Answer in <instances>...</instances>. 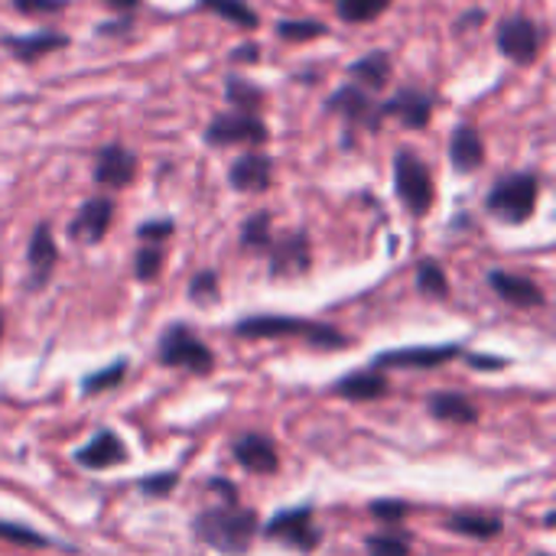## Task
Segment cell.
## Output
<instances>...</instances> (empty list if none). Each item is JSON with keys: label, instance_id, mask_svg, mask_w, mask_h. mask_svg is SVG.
<instances>
[{"label": "cell", "instance_id": "9a60e30c", "mask_svg": "<svg viewBox=\"0 0 556 556\" xmlns=\"http://www.w3.org/2000/svg\"><path fill=\"white\" fill-rule=\"evenodd\" d=\"M228 182L238 192H251V195L267 192L270 182H274V160L267 153H257V150L254 153H241L231 163V169H228Z\"/></svg>", "mask_w": 556, "mask_h": 556}, {"label": "cell", "instance_id": "7402d4cb", "mask_svg": "<svg viewBox=\"0 0 556 556\" xmlns=\"http://www.w3.org/2000/svg\"><path fill=\"white\" fill-rule=\"evenodd\" d=\"M78 466L85 469H108V466H117L127 459V446L121 443V437H114L111 430H101L88 446H81L75 453Z\"/></svg>", "mask_w": 556, "mask_h": 556}, {"label": "cell", "instance_id": "603a6c76", "mask_svg": "<svg viewBox=\"0 0 556 556\" xmlns=\"http://www.w3.org/2000/svg\"><path fill=\"white\" fill-rule=\"evenodd\" d=\"M225 101L231 104V111H248V114H264L267 108V91L251 81L248 75H238L231 72L225 78Z\"/></svg>", "mask_w": 556, "mask_h": 556}, {"label": "cell", "instance_id": "d6a6232c", "mask_svg": "<svg viewBox=\"0 0 556 556\" xmlns=\"http://www.w3.org/2000/svg\"><path fill=\"white\" fill-rule=\"evenodd\" d=\"M368 556H410V538L407 534H378L365 541Z\"/></svg>", "mask_w": 556, "mask_h": 556}, {"label": "cell", "instance_id": "f6af8a7d", "mask_svg": "<svg viewBox=\"0 0 556 556\" xmlns=\"http://www.w3.org/2000/svg\"><path fill=\"white\" fill-rule=\"evenodd\" d=\"M472 365H482V368H498L502 362H492V358H472Z\"/></svg>", "mask_w": 556, "mask_h": 556}, {"label": "cell", "instance_id": "4316f807", "mask_svg": "<svg viewBox=\"0 0 556 556\" xmlns=\"http://www.w3.org/2000/svg\"><path fill=\"white\" fill-rule=\"evenodd\" d=\"M446 528L453 534H463V538H476V541H492L502 534V521L492 518V515H453L446 521Z\"/></svg>", "mask_w": 556, "mask_h": 556}, {"label": "cell", "instance_id": "cb8c5ba5", "mask_svg": "<svg viewBox=\"0 0 556 556\" xmlns=\"http://www.w3.org/2000/svg\"><path fill=\"white\" fill-rule=\"evenodd\" d=\"M195 10L212 13L238 29H248V33L261 26V13L248 0H195Z\"/></svg>", "mask_w": 556, "mask_h": 556}, {"label": "cell", "instance_id": "ac0fdd59", "mask_svg": "<svg viewBox=\"0 0 556 556\" xmlns=\"http://www.w3.org/2000/svg\"><path fill=\"white\" fill-rule=\"evenodd\" d=\"M450 163L456 173L469 176L476 173L482 163H485V137L479 127L472 124H459L453 134H450Z\"/></svg>", "mask_w": 556, "mask_h": 556}, {"label": "cell", "instance_id": "d6986e66", "mask_svg": "<svg viewBox=\"0 0 556 556\" xmlns=\"http://www.w3.org/2000/svg\"><path fill=\"white\" fill-rule=\"evenodd\" d=\"M489 287L511 306H525V309H538L547 303L544 290L531 280V277H518V274H508V270H492L489 274Z\"/></svg>", "mask_w": 556, "mask_h": 556}, {"label": "cell", "instance_id": "ee69618b", "mask_svg": "<svg viewBox=\"0 0 556 556\" xmlns=\"http://www.w3.org/2000/svg\"><path fill=\"white\" fill-rule=\"evenodd\" d=\"M485 20V10H469V13H463L459 20H456V29H469V26H476V23H482Z\"/></svg>", "mask_w": 556, "mask_h": 556}, {"label": "cell", "instance_id": "f35d334b", "mask_svg": "<svg viewBox=\"0 0 556 556\" xmlns=\"http://www.w3.org/2000/svg\"><path fill=\"white\" fill-rule=\"evenodd\" d=\"M173 489H176V476H173V472H160V476H150V479L140 482V492L150 495V498H163V495H169Z\"/></svg>", "mask_w": 556, "mask_h": 556}, {"label": "cell", "instance_id": "8fae6325", "mask_svg": "<svg viewBox=\"0 0 556 556\" xmlns=\"http://www.w3.org/2000/svg\"><path fill=\"white\" fill-rule=\"evenodd\" d=\"M313 264V248L306 231H287L283 238L270 241V277L287 280V277H303Z\"/></svg>", "mask_w": 556, "mask_h": 556}, {"label": "cell", "instance_id": "44dd1931", "mask_svg": "<svg viewBox=\"0 0 556 556\" xmlns=\"http://www.w3.org/2000/svg\"><path fill=\"white\" fill-rule=\"evenodd\" d=\"M235 459H238L248 472H254V476H270V472H277V466H280L277 443L267 440V437H261V433L241 437V440L235 443Z\"/></svg>", "mask_w": 556, "mask_h": 556}, {"label": "cell", "instance_id": "30bf717a", "mask_svg": "<svg viewBox=\"0 0 556 556\" xmlns=\"http://www.w3.org/2000/svg\"><path fill=\"white\" fill-rule=\"evenodd\" d=\"M381 114H384V121L388 117L401 121V127H407V130H424L433 121V94L407 85V88L394 91L388 101H381Z\"/></svg>", "mask_w": 556, "mask_h": 556}, {"label": "cell", "instance_id": "2e32d148", "mask_svg": "<svg viewBox=\"0 0 556 556\" xmlns=\"http://www.w3.org/2000/svg\"><path fill=\"white\" fill-rule=\"evenodd\" d=\"M68 36L65 33H55V29H36V33H26V36H3L0 46L16 59V62H39L59 49H68Z\"/></svg>", "mask_w": 556, "mask_h": 556}, {"label": "cell", "instance_id": "4dcf8cb0", "mask_svg": "<svg viewBox=\"0 0 556 556\" xmlns=\"http://www.w3.org/2000/svg\"><path fill=\"white\" fill-rule=\"evenodd\" d=\"M417 287H420V293L437 296V300H443L450 293V280H446V270L440 267V261H433V257L420 261V267H417Z\"/></svg>", "mask_w": 556, "mask_h": 556}, {"label": "cell", "instance_id": "ab89813d", "mask_svg": "<svg viewBox=\"0 0 556 556\" xmlns=\"http://www.w3.org/2000/svg\"><path fill=\"white\" fill-rule=\"evenodd\" d=\"M410 508L404 502H394V498H381V502H371V515L381 518V521H401Z\"/></svg>", "mask_w": 556, "mask_h": 556}, {"label": "cell", "instance_id": "7dc6e473", "mask_svg": "<svg viewBox=\"0 0 556 556\" xmlns=\"http://www.w3.org/2000/svg\"><path fill=\"white\" fill-rule=\"evenodd\" d=\"M538 556H551V554H538Z\"/></svg>", "mask_w": 556, "mask_h": 556}, {"label": "cell", "instance_id": "ffe728a7", "mask_svg": "<svg viewBox=\"0 0 556 556\" xmlns=\"http://www.w3.org/2000/svg\"><path fill=\"white\" fill-rule=\"evenodd\" d=\"M349 75H352L355 85H362L365 91L378 94V91H384V88L391 85L394 59H391L384 49H371V52H365L362 59H355V62L349 65Z\"/></svg>", "mask_w": 556, "mask_h": 556}, {"label": "cell", "instance_id": "b9f144b4", "mask_svg": "<svg viewBox=\"0 0 556 556\" xmlns=\"http://www.w3.org/2000/svg\"><path fill=\"white\" fill-rule=\"evenodd\" d=\"M130 26H134V16H114V20H108V23L98 26V36H121Z\"/></svg>", "mask_w": 556, "mask_h": 556}, {"label": "cell", "instance_id": "52a82bcc", "mask_svg": "<svg viewBox=\"0 0 556 556\" xmlns=\"http://www.w3.org/2000/svg\"><path fill=\"white\" fill-rule=\"evenodd\" d=\"M544 39H547V29L525 16V13H515V16H505L495 29V46L505 59H511L515 65H531L541 49H544Z\"/></svg>", "mask_w": 556, "mask_h": 556}, {"label": "cell", "instance_id": "9c48e42d", "mask_svg": "<svg viewBox=\"0 0 556 556\" xmlns=\"http://www.w3.org/2000/svg\"><path fill=\"white\" fill-rule=\"evenodd\" d=\"M140 173V160L130 147L124 143H104L98 153H94V182L104 186V189H127Z\"/></svg>", "mask_w": 556, "mask_h": 556}, {"label": "cell", "instance_id": "7bdbcfd3", "mask_svg": "<svg viewBox=\"0 0 556 556\" xmlns=\"http://www.w3.org/2000/svg\"><path fill=\"white\" fill-rule=\"evenodd\" d=\"M101 3H104V7H111V10H114V13H121V16H130L143 0H101Z\"/></svg>", "mask_w": 556, "mask_h": 556}, {"label": "cell", "instance_id": "3957f363", "mask_svg": "<svg viewBox=\"0 0 556 556\" xmlns=\"http://www.w3.org/2000/svg\"><path fill=\"white\" fill-rule=\"evenodd\" d=\"M541 199V176L538 173H511L502 176L485 199V208L508 225H525Z\"/></svg>", "mask_w": 556, "mask_h": 556}, {"label": "cell", "instance_id": "d590c367", "mask_svg": "<svg viewBox=\"0 0 556 556\" xmlns=\"http://www.w3.org/2000/svg\"><path fill=\"white\" fill-rule=\"evenodd\" d=\"M0 541L20 544V547H49V541L39 531L23 528V525H10V521H0Z\"/></svg>", "mask_w": 556, "mask_h": 556}, {"label": "cell", "instance_id": "1f68e13d", "mask_svg": "<svg viewBox=\"0 0 556 556\" xmlns=\"http://www.w3.org/2000/svg\"><path fill=\"white\" fill-rule=\"evenodd\" d=\"M160 270H163V248H160V244L140 248V251L134 254V274H137V280L150 283V280L160 277Z\"/></svg>", "mask_w": 556, "mask_h": 556}, {"label": "cell", "instance_id": "e0dca14e", "mask_svg": "<svg viewBox=\"0 0 556 556\" xmlns=\"http://www.w3.org/2000/svg\"><path fill=\"white\" fill-rule=\"evenodd\" d=\"M26 261H29V287H33V290L46 287V280L52 277V270H55V264H59V248H55L52 228H49L46 222L33 228L29 248H26Z\"/></svg>", "mask_w": 556, "mask_h": 556}, {"label": "cell", "instance_id": "60d3db41", "mask_svg": "<svg viewBox=\"0 0 556 556\" xmlns=\"http://www.w3.org/2000/svg\"><path fill=\"white\" fill-rule=\"evenodd\" d=\"M228 59H231V65H254V62L261 59V46L251 42V39H248V42H238V46L231 49Z\"/></svg>", "mask_w": 556, "mask_h": 556}, {"label": "cell", "instance_id": "d4e9b609", "mask_svg": "<svg viewBox=\"0 0 556 556\" xmlns=\"http://www.w3.org/2000/svg\"><path fill=\"white\" fill-rule=\"evenodd\" d=\"M430 414L437 420H446V424H476L479 420V407L469 397L453 394V391L430 394Z\"/></svg>", "mask_w": 556, "mask_h": 556}, {"label": "cell", "instance_id": "f1b7e54d", "mask_svg": "<svg viewBox=\"0 0 556 556\" xmlns=\"http://www.w3.org/2000/svg\"><path fill=\"white\" fill-rule=\"evenodd\" d=\"M274 218H270V212H254L244 225H241V248L244 251H254V254H261V251H270V241H274Z\"/></svg>", "mask_w": 556, "mask_h": 556}, {"label": "cell", "instance_id": "5b68a950", "mask_svg": "<svg viewBox=\"0 0 556 556\" xmlns=\"http://www.w3.org/2000/svg\"><path fill=\"white\" fill-rule=\"evenodd\" d=\"M202 140L208 147H264L270 140V127L261 114L248 111H222L208 121Z\"/></svg>", "mask_w": 556, "mask_h": 556}, {"label": "cell", "instance_id": "e575fe53", "mask_svg": "<svg viewBox=\"0 0 556 556\" xmlns=\"http://www.w3.org/2000/svg\"><path fill=\"white\" fill-rule=\"evenodd\" d=\"M124 371H127V362L121 358V362H114V365L101 368L98 375H88V378H85V384H81V391H85V394H101V391L114 388V384L124 378Z\"/></svg>", "mask_w": 556, "mask_h": 556}, {"label": "cell", "instance_id": "74e56055", "mask_svg": "<svg viewBox=\"0 0 556 556\" xmlns=\"http://www.w3.org/2000/svg\"><path fill=\"white\" fill-rule=\"evenodd\" d=\"M173 218H153V222H143L140 228H137V238H143V241H150V244H160V241H166L169 235H173Z\"/></svg>", "mask_w": 556, "mask_h": 556}, {"label": "cell", "instance_id": "83f0119b", "mask_svg": "<svg viewBox=\"0 0 556 556\" xmlns=\"http://www.w3.org/2000/svg\"><path fill=\"white\" fill-rule=\"evenodd\" d=\"M394 0H336V13L342 23H352V26H365V23H375L378 16H384L391 10Z\"/></svg>", "mask_w": 556, "mask_h": 556}, {"label": "cell", "instance_id": "5bb4252c", "mask_svg": "<svg viewBox=\"0 0 556 556\" xmlns=\"http://www.w3.org/2000/svg\"><path fill=\"white\" fill-rule=\"evenodd\" d=\"M459 355V345H414V349H394V352H384L375 358V371H384V368H440L446 365L450 358Z\"/></svg>", "mask_w": 556, "mask_h": 556}, {"label": "cell", "instance_id": "bcb514c9", "mask_svg": "<svg viewBox=\"0 0 556 556\" xmlns=\"http://www.w3.org/2000/svg\"><path fill=\"white\" fill-rule=\"evenodd\" d=\"M0 336H3V316H0Z\"/></svg>", "mask_w": 556, "mask_h": 556}, {"label": "cell", "instance_id": "4fadbf2b", "mask_svg": "<svg viewBox=\"0 0 556 556\" xmlns=\"http://www.w3.org/2000/svg\"><path fill=\"white\" fill-rule=\"evenodd\" d=\"M111 222H114V199L94 195V199L81 202V208L68 222V238L85 241V244H98L108 235Z\"/></svg>", "mask_w": 556, "mask_h": 556}, {"label": "cell", "instance_id": "ba28073f", "mask_svg": "<svg viewBox=\"0 0 556 556\" xmlns=\"http://www.w3.org/2000/svg\"><path fill=\"white\" fill-rule=\"evenodd\" d=\"M326 114L345 121V127H362V130H381V124H384L381 101L355 81L336 88L326 98Z\"/></svg>", "mask_w": 556, "mask_h": 556}, {"label": "cell", "instance_id": "836d02e7", "mask_svg": "<svg viewBox=\"0 0 556 556\" xmlns=\"http://www.w3.org/2000/svg\"><path fill=\"white\" fill-rule=\"evenodd\" d=\"M189 300L208 306L218 300V274L215 270H199L192 280H189Z\"/></svg>", "mask_w": 556, "mask_h": 556}, {"label": "cell", "instance_id": "484cf974", "mask_svg": "<svg viewBox=\"0 0 556 556\" xmlns=\"http://www.w3.org/2000/svg\"><path fill=\"white\" fill-rule=\"evenodd\" d=\"M336 394L349 397V401H378L388 394V378L381 371H358L349 375L336 384Z\"/></svg>", "mask_w": 556, "mask_h": 556}, {"label": "cell", "instance_id": "f546056e", "mask_svg": "<svg viewBox=\"0 0 556 556\" xmlns=\"http://www.w3.org/2000/svg\"><path fill=\"white\" fill-rule=\"evenodd\" d=\"M274 33H277V39H283V42H309V39L326 36L329 26H326L323 20H293V16H287V20H280V23L274 26Z\"/></svg>", "mask_w": 556, "mask_h": 556}, {"label": "cell", "instance_id": "7a4b0ae2", "mask_svg": "<svg viewBox=\"0 0 556 556\" xmlns=\"http://www.w3.org/2000/svg\"><path fill=\"white\" fill-rule=\"evenodd\" d=\"M238 336L244 339H283V336H303L313 349H345L349 339L329 326L296 319V316H251L235 326Z\"/></svg>", "mask_w": 556, "mask_h": 556}, {"label": "cell", "instance_id": "277c9868", "mask_svg": "<svg viewBox=\"0 0 556 556\" xmlns=\"http://www.w3.org/2000/svg\"><path fill=\"white\" fill-rule=\"evenodd\" d=\"M394 192L407 205L410 215H427L437 202V182L430 166L420 160L414 147H401L394 153Z\"/></svg>", "mask_w": 556, "mask_h": 556}, {"label": "cell", "instance_id": "8d00e7d4", "mask_svg": "<svg viewBox=\"0 0 556 556\" xmlns=\"http://www.w3.org/2000/svg\"><path fill=\"white\" fill-rule=\"evenodd\" d=\"M10 3L23 16H55L68 7V0H10Z\"/></svg>", "mask_w": 556, "mask_h": 556}, {"label": "cell", "instance_id": "7c38bea8", "mask_svg": "<svg viewBox=\"0 0 556 556\" xmlns=\"http://www.w3.org/2000/svg\"><path fill=\"white\" fill-rule=\"evenodd\" d=\"M264 534L280 541V544H287V547H296V551H313L319 544V531L313 525V511L309 508L280 511L277 518H270Z\"/></svg>", "mask_w": 556, "mask_h": 556}, {"label": "cell", "instance_id": "6da1fadb", "mask_svg": "<svg viewBox=\"0 0 556 556\" xmlns=\"http://www.w3.org/2000/svg\"><path fill=\"white\" fill-rule=\"evenodd\" d=\"M195 538L222 554L241 556L248 554V547L254 544L257 534V515L248 508H238L235 502H228V508H212L202 511L192 525Z\"/></svg>", "mask_w": 556, "mask_h": 556}, {"label": "cell", "instance_id": "8992f818", "mask_svg": "<svg viewBox=\"0 0 556 556\" xmlns=\"http://www.w3.org/2000/svg\"><path fill=\"white\" fill-rule=\"evenodd\" d=\"M160 362L166 368H186L192 375H208L215 368L212 349L186 323H176L160 336Z\"/></svg>", "mask_w": 556, "mask_h": 556}]
</instances>
